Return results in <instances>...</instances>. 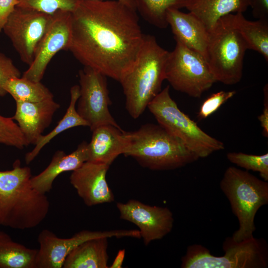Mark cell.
<instances>
[{"label":"cell","mask_w":268,"mask_h":268,"mask_svg":"<svg viewBox=\"0 0 268 268\" xmlns=\"http://www.w3.org/2000/svg\"><path fill=\"white\" fill-rule=\"evenodd\" d=\"M144 36L136 10L117 0H83L71 13L68 50L84 67L120 82L133 67Z\"/></svg>","instance_id":"1"},{"label":"cell","mask_w":268,"mask_h":268,"mask_svg":"<svg viewBox=\"0 0 268 268\" xmlns=\"http://www.w3.org/2000/svg\"><path fill=\"white\" fill-rule=\"evenodd\" d=\"M31 170L16 160L12 169L0 171V225L13 229L34 228L46 218L50 203L32 185Z\"/></svg>","instance_id":"2"},{"label":"cell","mask_w":268,"mask_h":268,"mask_svg":"<svg viewBox=\"0 0 268 268\" xmlns=\"http://www.w3.org/2000/svg\"><path fill=\"white\" fill-rule=\"evenodd\" d=\"M125 134L127 143L123 155L149 169H176L199 159L181 139L159 124H146Z\"/></svg>","instance_id":"3"},{"label":"cell","mask_w":268,"mask_h":268,"mask_svg":"<svg viewBox=\"0 0 268 268\" xmlns=\"http://www.w3.org/2000/svg\"><path fill=\"white\" fill-rule=\"evenodd\" d=\"M169 52L159 45L154 36L144 34L133 67L120 82L126 108L133 118H139L161 91Z\"/></svg>","instance_id":"4"},{"label":"cell","mask_w":268,"mask_h":268,"mask_svg":"<svg viewBox=\"0 0 268 268\" xmlns=\"http://www.w3.org/2000/svg\"><path fill=\"white\" fill-rule=\"evenodd\" d=\"M220 188L239 222L232 238L238 242L253 237L256 213L268 203V183L247 171L230 166L224 173Z\"/></svg>","instance_id":"5"},{"label":"cell","mask_w":268,"mask_h":268,"mask_svg":"<svg viewBox=\"0 0 268 268\" xmlns=\"http://www.w3.org/2000/svg\"><path fill=\"white\" fill-rule=\"evenodd\" d=\"M231 14L219 19L208 31L206 61L216 81L226 85L238 83L243 75L247 46L234 27Z\"/></svg>","instance_id":"6"},{"label":"cell","mask_w":268,"mask_h":268,"mask_svg":"<svg viewBox=\"0 0 268 268\" xmlns=\"http://www.w3.org/2000/svg\"><path fill=\"white\" fill-rule=\"evenodd\" d=\"M224 254L212 255L206 247L194 244L187 247L181 259L182 268H266L268 247L263 238H252L236 241L226 238L222 244Z\"/></svg>","instance_id":"7"},{"label":"cell","mask_w":268,"mask_h":268,"mask_svg":"<svg viewBox=\"0 0 268 268\" xmlns=\"http://www.w3.org/2000/svg\"><path fill=\"white\" fill-rule=\"evenodd\" d=\"M147 108L159 125L181 139L199 158L224 149L222 141L204 132L179 108L170 96L169 86L161 90Z\"/></svg>","instance_id":"8"},{"label":"cell","mask_w":268,"mask_h":268,"mask_svg":"<svg viewBox=\"0 0 268 268\" xmlns=\"http://www.w3.org/2000/svg\"><path fill=\"white\" fill-rule=\"evenodd\" d=\"M169 52L165 79L176 90L199 98L216 82L206 60L177 40Z\"/></svg>","instance_id":"9"},{"label":"cell","mask_w":268,"mask_h":268,"mask_svg":"<svg viewBox=\"0 0 268 268\" xmlns=\"http://www.w3.org/2000/svg\"><path fill=\"white\" fill-rule=\"evenodd\" d=\"M79 97L76 111L87 122L92 131L105 125L121 128L111 115L109 106L111 101L109 96L107 76L92 68L84 67L78 72Z\"/></svg>","instance_id":"10"},{"label":"cell","mask_w":268,"mask_h":268,"mask_svg":"<svg viewBox=\"0 0 268 268\" xmlns=\"http://www.w3.org/2000/svg\"><path fill=\"white\" fill-rule=\"evenodd\" d=\"M140 238L138 230H115L98 231L82 230L68 238H60L50 230L45 229L38 236V249L35 268H62L67 255L81 243L100 237Z\"/></svg>","instance_id":"11"},{"label":"cell","mask_w":268,"mask_h":268,"mask_svg":"<svg viewBox=\"0 0 268 268\" xmlns=\"http://www.w3.org/2000/svg\"><path fill=\"white\" fill-rule=\"evenodd\" d=\"M52 15L16 6L8 16L2 30L9 38L22 62L29 66L37 46Z\"/></svg>","instance_id":"12"},{"label":"cell","mask_w":268,"mask_h":268,"mask_svg":"<svg viewBox=\"0 0 268 268\" xmlns=\"http://www.w3.org/2000/svg\"><path fill=\"white\" fill-rule=\"evenodd\" d=\"M71 38V12L59 10L51 20L39 42L33 60L22 77L41 81L54 56L61 50H68Z\"/></svg>","instance_id":"13"},{"label":"cell","mask_w":268,"mask_h":268,"mask_svg":"<svg viewBox=\"0 0 268 268\" xmlns=\"http://www.w3.org/2000/svg\"><path fill=\"white\" fill-rule=\"evenodd\" d=\"M116 206L120 218L134 223L139 228L140 238L145 246L162 239L172 231L174 219L168 207L149 205L134 199L117 202Z\"/></svg>","instance_id":"14"},{"label":"cell","mask_w":268,"mask_h":268,"mask_svg":"<svg viewBox=\"0 0 268 268\" xmlns=\"http://www.w3.org/2000/svg\"><path fill=\"white\" fill-rule=\"evenodd\" d=\"M109 167L87 161L72 171L70 183L86 205L92 206L114 201V194L106 180Z\"/></svg>","instance_id":"15"},{"label":"cell","mask_w":268,"mask_h":268,"mask_svg":"<svg viewBox=\"0 0 268 268\" xmlns=\"http://www.w3.org/2000/svg\"><path fill=\"white\" fill-rule=\"evenodd\" d=\"M15 102L16 111L12 118L16 122L28 145H35L51 124L60 105L54 99L38 102Z\"/></svg>","instance_id":"16"},{"label":"cell","mask_w":268,"mask_h":268,"mask_svg":"<svg viewBox=\"0 0 268 268\" xmlns=\"http://www.w3.org/2000/svg\"><path fill=\"white\" fill-rule=\"evenodd\" d=\"M166 18L175 40L206 60L209 32L201 21L190 12L185 13L175 8L167 10Z\"/></svg>","instance_id":"17"},{"label":"cell","mask_w":268,"mask_h":268,"mask_svg":"<svg viewBox=\"0 0 268 268\" xmlns=\"http://www.w3.org/2000/svg\"><path fill=\"white\" fill-rule=\"evenodd\" d=\"M92 132L91 139L88 143L87 161L110 166L124 152L127 143L125 131L111 125H105Z\"/></svg>","instance_id":"18"},{"label":"cell","mask_w":268,"mask_h":268,"mask_svg":"<svg viewBox=\"0 0 268 268\" xmlns=\"http://www.w3.org/2000/svg\"><path fill=\"white\" fill-rule=\"evenodd\" d=\"M87 147L88 142L83 141L68 154L63 150H57L48 166L39 174L31 177L32 186L41 193L49 192L54 180L59 175L74 171L87 161Z\"/></svg>","instance_id":"19"},{"label":"cell","mask_w":268,"mask_h":268,"mask_svg":"<svg viewBox=\"0 0 268 268\" xmlns=\"http://www.w3.org/2000/svg\"><path fill=\"white\" fill-rule=\"evenodd\" d=\"M253 0H190L185 8L197 17L209 31L221 17L246 11Z\"/></svg>","instance_id":"20"},{"label":"cell","mask_w":268,"mask_h":268,"mask_svg":"<svg viewBox=\"0 0 268 268\" xmlns=\"http://www.w3.org/2000/svg\"><path fill=\"white\" fill-rule=\"evenodd\" d=\"M109 238L88 240L76 247L66 258L63 268H107Z\"/></svg>","instance_id":"21"},{"label":"cell","mask_w":268,"mask_h":268,"mask_svg":"<svg viewBox=\"0 0 268 268\" xmlns=\"http://www.w3.org/2000/svg\"><path fill=\"white\" fill-rule=\"evenodd\" d=\"M234 27L245 41L248 49L256 51L268 61V20L250 21L243 13L231 14Z\"/></svg>","instance_id":"22"},{"label":"cell","mask_w":268,"mask_h":268,"mask_svg":"<svg viewBox=\"0 0 268 268\" xmlns=\"http://www.w3.org/2000/svg\"><path fill=\"white\" fill-rule=\"evenodd\" d=\"M70 102L65 115L55 128L47 134L42 135L35 144L34 148L25 154V161L27 164H30L42 149L61 133L76 127H88L87 122L78 114L76 109V104L79 97V86H72L70 89Z\"/></svg>","instance_id":"23"},{"label":"cell","mask_w":268,"mask_h":268,"mask_svg":"<svg viewBox=\"0 0 268 268\" xmlns=\"http://www.w3.org/2000/svg\"><path fill=\"white\" fill-rule=\"evenodd\" d=\"M37 251L14 241L0 230V268H35Z\"/></svg>","instance_id":"24"},{"label":"cell","mask_w":268,"mask_h":268,"mask_svg":"<svg viewBox=\"0 0 268 268\" xmlns=\"http://www.w3.org/2000/svg\"><path fill=\"white\" fill-rule=\"evenodd\" d=\"M4 90L15 101L38 102L54 99V95L41 81H34L23 77L10 78Z\"/></svg>","instance_id":"25"},{"label":"cell","mask_w":268,"mask_h":268,"mask_svg":"<svg viewBox=\"0 0 268 268\" xmlns=\"http://www.w3.org/2000/svg\"><path fill=\"white\" fill-rule=\"evenodd\" d=\"M190 0H135L136 10L143 18L151 25L165 28L166 12L169 9L186 7Z\"/></svg>","instance_id":"26"},{"label":"cell","mask_w":268,"mask_h":268,"mask_svg":"<svg viewBox=\"0 0 268 268\" xmlns=\"http://www.w3.org/2000/svg\"><path fill=\"white\" fill-rule=\"evenodd\" d=\"M83 0H17L16 6L52 15L59 10L73 12Z\"/></svg>","instance_id":"27"},{"label":"cell","mask_w":268,"mask_h":268,"mask_svg":"<svg viewBox=\"0 0 268 268\" xmlns=\"http://www.w3.org/2000/svg\"><path fill=\"white\" fill-rule=\"evenodd\" d=\"M226 157L230 162L247 170L258 172L264 180L268 181V153L258 155L233 152H228Z\"/></svg>","instance_id":"28"},{"label":"cell","mask_w":268,"mask_h":268,"mask_svg":"<svg viewBox=\"0 0 268 268\" xmlns=\"http://www.w3.org/2000/svg\"><path fill=\"white\" fill-rule=\"evenodd\" d=\"M0 144L19 149L28 145L18 125L12 117L0 115Z\"/></svg>","instance_id":"29"},{"label":"cell","mask_w":268,"mask_h":268,"mask_svg":"<svg viewBox=\"0 0 268 268\" xmlns=\"http://www.w3.org/2000/svg\"><path fill=\"white\" fill-rule=\"evenodd\" d=\"M236 92L234 90L220 91L212 94L201 105L198 113V119H205L216 112L221 105L232 98Z\"/></svg>","instance_id":"30"},{"label":"cell","mask_w":268,"mask_h":268,"mask_svg":"<svg viewBox=\"0 0 268 268\" xmlns=\"http://www.w3.org/2000/svg\"><path fill=\"white\" fill-rule=\"evenodd\" d=\"M16 77H21L20 71L10 58L0 53V96L7 94L4 86L8 80Z\"/></svg>","instance_id":"31"},{"label":"cell","mask_w":268,"mask_h":268,"mask_svg":"<svg viewBox=\"0 0 268 268\" xmlns=\"http://www.w3.org/2000/svg\"><path fill=\"white\" fill-rule=\"evenodd\" d=\"M17 3V0H0V32Z\"/></svg>","instance_id":"32"},{"label":"cell","mask_w":268,"mask_h":268,"mask_svg":"<svg viewBox=\"0 0 268 268\" xmlns=\"http://www.w3.org/2000/svg\"><path fill=\"white\" fill-rule=\"evenodd\" d=\"M264 109L262 113L258 117L263 128V135L268 137V88L267 84L264 88Z\"/></svg>","instance_id":"33"},{"label":"cell","mask_w":268,"mask_h":268,"mask_svg":"<svg viewBox=\"0 0 268 268\" xmlns=\"http://www.w3.org/2000/svg\"><path fill=\"white\" fill-rule=\"evenodd\" d=\"M125 256V249L120 250L114 261L110 266L111 268H121L122 267L123 263Z\"/></svg>","instance_id":"34"},{"label":"cell","mask_w":268,"mask_h":268,"mask_svg":"<svg viewBox=\"0 0 268 268\" xmlns=\"http://www.w3.org/2000/svg\"><path fill=\"white\" fill-rule=\"evenodd\" d=\"M127 6L136 10L135 0H117Z\"/></svg>","instance_id":"35"}]
</instances>
